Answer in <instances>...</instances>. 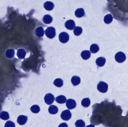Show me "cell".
Instances as JSON below:
<instances>
[{
  "mask_svg": "<svg viewBox=\"0 0 128 127\" xmlns=\"http://www.w3.org/2000/svg\"><path fill=\"white\" fill-rule=\"evenodd\" d=\"M56 101L58 103L64 104L66 102V98L64 95H59L56 98Z\"/></svg>",
  "mask_w": 128,
  "mask_h": 127,
  "instance_id": "cell-18",
  "label": "cell"
},
{
  "mask_svg": "<svg viewBox=\"0 0 128 127\" xmlns=\"http://www.w3.org/2000/svg\"><path fill=\"white\" fill-rule=\"evenodd\" d=\"M106 60L104 57H99L96 59V65L99 67H102L106 63Z\"/></svg>",
  "mask_w": 128,
  "mask_h": 127,
  "instance_id": "cell-10",
  "label": "cell"
},
{
  "mask_svg": "<svg viewBox=\"0 0 128 127\" xmlns=\"http://www.w3.org/2000/svg\"><path fill=\"white\" fill-rule=\"evenodd\" d=\"M28 121L27 116L24 115H20L18 116L17 119V122L20 125H24Z\"/></svg>",
  "mask_w": 128,
  "mask_h": 127,
  "instance_id": "cell-9",
  "label": "cell"
},
{
  "mask_svg": "<svg viewBox=\"0 0 128 127\" xmlns=\"http://www.w3.org/2000/svg\"><path fill=\"white\" fill-rule=\"evenodd\" d=\"M113 21V17L110 14H108L104 16V22L106 24H109Z\"/></svg>",
  "mask_w": 128,
  "mask_h": 127,
  "instance_id": "cell-21",
  "label": "cell"
},
{
  "mask_svg": "<svg viewBox=\"0 0 128 127\" xmlns=\"http://www.w3.org/2000/svg\"><path fill=\"white\" fill-rule=\"evenodd\" d=\"M72 114L69 110H64L61 115V118L64 121H68L70 119Z\"/></svg>",
  "mask_w": 128,
  "mask_h": 127,
  "instance_id": "cell-6",
  "label": "cell"
},
{
  "mask_svg": "<svg viewBox=\"0 0 128 127\" xmlns=\"http://www.w3.org/2000/svg\"><path fill=\"white\" fill-rule=\"evenodd\" d=\"M90 51L92 53H96L99 51V48L98 45L95 44H92L90 46Z\"/></svg>",
  "mask_w": 128,
  "mask_h": 127,
  "instance_id": "cell-20",
  "label": "cell"
},
{
  "mask_svg": "<svg viewBox=\"0 0 128 127\" xmlns=\"http://www.w3.org/2000/svg\"><path fill=\"white\" fill-rule=\"evenodd\" d=\"M91 52L88 50H84L82 51L81 56L83 59L86 60L91 56Z\"/></svg>",
  "mask_w": 128,
  "mask_h": 127,
  "instance_id": "cell-14",
  "label": "cell"
},
{
  "mask_svg": "<svg viewBox=\"0 0 128 127\" xmlns=\"http://www.w3.org/2000/svg\"><path fill=\"white\" fill-rule=\"evenodd\" d=\"M0 118L3 120H7L10 118L9 114L8 113L4 111H3L0 114Z\"/></svg>",
  "mask_w": 128,
  "mask_h": 127,
  "instance_id": "cell-24",
  "label": "cell"
},
{
  "mask_svg": "<svg viewBox=\"0 0 128 127\" xmlns=\"http://www.w3.org/2000/svg\"><path fill=\"white\" fill-rule=\"evenodd\" d=\"M75 126L77 127H85V123L82 120H78L75 124Z\"/></svg>",
  "mask_w": 128,
  "mask_h": 127,
  "instance_id": "cell-28",
  "label": "cell"
},
{
  "mask_svg": "<svg viewBox=\"0 0 128 127\" xmlns=\"http://www.w3.org/2000/svg\"><path fill=\"white\" fill-rule=\"evenodd\" d=\"M82 32V29L80 27H76L74 30V35L76 36H80Z\"/></svg>",
  "mask_w": 128,
  "mask_h": 127,
  "instance_id": "cell-26",
  "label": "cell"
},
{
  "mask_svg": "<svg viewBox=\"0 0 128 127\" xmlns=\"http://www.w3.org/2000/svg\"><path fill=\"white\" fill-rule=\"evenodd\" d=\"M4 127H15V124L11 121H8L5 124Z\"/></svg>",
  "mask_w": 128,
  "mask_h": 127,
  "instance_id": "cell-29",
  "label": "cell"
},
{
  "mask_svg": "<svg viewBox=\"0 0 128 127\" xmlns=\"http://www.w3.org/2000/svg\"><path fill=\"white\" fill-rule=\"evenodd\" d=\"M30 110L33 113H37L40 111V109L38 105H34L32 106Z\"/></svg>",
  "mask_w": 128,
  "mask_h": 127,
  "instance_id": "cell-27",
  "label": "cell"
},
{
  "mask_svg": "<svg viewBox=\"0 0 128 127\" xmlns=\"http://www.w3.org/2000/svg\"><path fill=\"white\" fill-rule=\"evenodd\" d=\"M85 15V12L83 8H78L75 11V15L78 18H81Z\"/></svg>",
  "mask_w": 128,
  "mask_h": 127,
  "instance_id": "cell-11",
  "label": "cell"
},
{
  "mask_svg": "<svg viewBox=\"0 0 128 127\" xmlns=\"http://www.w3.org/2000/svg\"><path fill=\"white\" fill-rule=\"evenodd\" d=\"M69 35L66 32H62L59 34V40L62 43H65L68 42L69 40Z\"/></svg>",
  "mask_w": 128,
  "mask_h": 127,
  "instance_id": "cell-5",
  "label": "cell"
},
{
  "mask_svg": "<svg viewBox=\"0 0 128 127\" xmlns=\"http://www.w3.org/2000/svg\"><path fill=\"white\" fill-rule=\"evenodd\" d=\"M115 59L117 62L122 63L124 62L126 59V57L123 52L120 51L116 54L115 56Z\"/></svg>",
  "mask_w": 128,
  "mask_h": 127,
  "instance_id": "cell-3",
  "label": "cell"
},
{
  "mask_svg": "<svg viewBox=\"0 0 128 127\" xmlns=\"http://www.w3.org/2000/svg\"><path fill=\"white\" fill-rule=\"evenodd\" d=\"M54 100V97L53 94L51 93L46 94L44 97L45 103L48 105H51L53 103Z\"/></svg>",
  "mask_w": 128,
  "mask_h": 127,
  "instance_id": "cell-4",
  "label": "cell"
},
{
  "mask_svg": "<svg viewBox=\"0 0 128 127\" xmlns=\"http://www.w3.org/2000/svg\"><path fill=\"white\" fill-rule=\"evenodd\" d=\"M90 103L91 102L89 98H84L81 101V104L84 107H87L89 106Z\"/></svg>",
  "mask_w": 128,
  "mask_h": 127,
  "instance_id": "cell-22",
  "label": "cell"
},
{
  "mask_svg": "<svg viewBox=\"0 0 128 127\" xmlns=\"http://www.w3.org/2000/svg\"><path fill=\"white\" fill-rule=\"evenodd\" d=\"M71 82L74 86L77 85L80 83V78L78 76H74L72 78Z\"/></svg>",
  "mask_w": 128,
  "mask_h": 127,
  "instance_id": "cell-16",
  "label": "cell"
},
{
  "mask_svg": "<svg viewBox=\"0 0 128 127\" xmlns=\"http://www.w3.org/2000/svg\"><path fill=\"white\" fill-rule=\"evenodd\" d=\"M26 55V52L23 49H20L17 52V56L19 59H24Z\"/></svg>",
  "mask_w": 128,
  "mask_h": 127,
  "instance_id": "cell-17",
  "label": "cell"
},
{
  "mask_svg": "<svg viewBox=\"0 0 128 127\" xmlns=\"http://www.w3.org/2000/svg\"><path fill=\"white\" fill-rule=\"evenodd\" d=\"M46 36L50 39H53L56 35L55 29L53 27H49L45 30Z\"/></svg>",
  "mask_w": 128,
  "mask_h": 127,
  "instance_id": "cell-1",
  "label": "cell"
},
{
  "mask_svg": "<svg viewBox=\"0 0 128 127\" xmlns=\"http://www.w3.org/2000/svg\"><path fill=\"white\" fill-rule=\"evenodd\" d=\"M65 26L68 30H71L75 27V22L73 20H68L65 23Z\"/></svg>",
  "mask_w": 128,
  "mask_h": 127,
  "instance_id": "cell-8",
  "label": "cell"
},
{
  "mask_svg": "<svg viewBox=\"0 0 128 127\" xmlns=\"http://www.w3.org/2000/svg\"><path fill=\"white\" fill-rule=\"evenodd\" d=\"M42 20L45 24H50L52 22V18L50 15H46L44 16Z\"/></svg>",
  "mask_w": 128,
  "mask_h": 127,
  "instance_id": "cell-19",
  "label": "cell"
},
{
  "mask_svg": "<svg viewBox=\"0 0 128 127\" xmlns=\"http://www.w3.org/2000/svg\"><path fill=\"white\" fill-rule=\"evenodd\" d=\"M15 54L14 50L13 49H8L6 53V56L8 58H12L14 56Z\"/></svg>",
  "mask_w": 128,
  "mask_h": 127,
  "instance_id": "cell-25",
  "label": "cell"
},
{
  "mask_svg": "<svg viewBox=\"0 0 128 127\" xmlns=\"http://www.w3.org/2000/svg\"><path fill=\"white\" fill-rule=\"evenodd\" d=\"M58 109L57 106L54 105L50 106L48 108V112L50 114L55 115L58 113Z\"/></svg>",
  "mask_w": 128,
  "mask_h": 127,
  "instance_id": "cell-15",
  "label": "cell"
},
{
  "mask_svg": "<svg viewBox=\"0 0 128 127\" xmlns=\"http://www.w3.org/2000/svg\"><path fill=\"white\" fill-rule=\"evenodd\" d=\"M108 85L106 83L103 81L99 82L97 86L98 90L102 93H106L108 89Z\"/></svg>",
  "mask_w": 128,
  "mask_h": 127,
  "instance_id": "cell-2",
  "label": "cell"
},
{
  "mask_svg": "<svg viewBox=\"0 0 128 127\" xmlns=\"http://www.w3.org/2000/svg\"><path fill=\"white\" fill-rule=\"evenodd\" d=\"M54 84L57 87H61L63 85L64 82L61 79L58 78L55 80L54 82Z\"/></svg>",
  "mask_w": 128,
  "mask_h": 127,
  "instance_id": "cell-23",
  "label": "cell"
},
{
  "mask_svg": "<svg viewBox=\"0 0 128 127\" xmlns=\"http://www.w3.org/2000/svg\"><path fill=\"white\" fill-rule=\"evenodd\" d=\"M54 5L52 2L47 1L44 4V7L46 10H52L54 8Z\"/></svg>",
  "mask_w": 128,
  "mask_h": 127,
  "instance_id": "cell-12",
  "label": "cell"
},
{
  "mask_svg": "<svg viewBox=\"0 0 128 127\" xmlns=\"http://www.w3.org/2000/svg\"><path fill=\"white\" fill-rule=\"evenodd\" d=\"M35 33L37 36L39 37H42L44 36V31L42 27H39L36 29Z\"/></svg>",
  "mask_w": 128,
  "mask_h": 127,
  "instance_id": "cell-13",
  "label": "cell"
},
{
  "mask_svg": "<svg viewBox=\"0 0 128 127\" xmlns=\"http://www.w3.org/2000/svg\"><path fill=\"white\" fill-rule=\"evenodd\" d=\"M66 106L68 109H73L76 107V101L72 99L67 100L66 102Z\"/></svg>",
  "mask_w": 128,
  "mask_h": 127,
  "instance_id": "cell-7",
  "label": "cell"
}]
</instances>
